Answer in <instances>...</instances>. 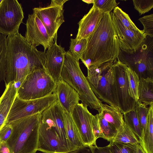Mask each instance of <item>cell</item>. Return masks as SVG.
<instances>
[{
	"instance_id": "obj_18",
	"label": "cell",
	"mask_w": 153,
	"mask_h": 153,
	"mask_svg": "<svg viewBox=\"0 0 153 153\" xmlns=\"http://www.w3.org/2000/svg\"><path fill=\"white\" fill-rule=\"evenodd\" d=\"M57 100L64 112L71 114L80 100L76 91L64 80L60 79L57 83L55 92Z\"/></svg>"
},
{
	"instance_id": "obj_10",
	"label": "cell",
	"mask_w": 153,
	"mask_h": 153,
	"mask_svg": "<svg viewBox=\"0 0 153 153\" xmlns=\"http://www.w3.org/2000/svg\"><path fill=\"white\" fill-rule=\"evenodd\" d=\"M68 0H52L50 4L44 7H35L33 13L38 16L49 36L56 41L58 30L65 22L63 5Z\"/></svg>"
},
{
	"instance_id": "obj_22",
	"label": "cell",
	"mask_w": 153,
	"mask_h": 153,
	"mask_svg": "<svg viewBox=\"0 0 153 153\" xmlns=\"http://www.w3.org/2000/svg\"><path fill=\"white\" fill-rule=\"evenodd\" d=\"M64 119L67 137L74 151L83 145L71 114L64 112Z\"/></svg>"
},
{
	"instance_id": "obj_32",
	"label": "cell",
	"mask_w": 153,
	"mask_h": 153,
	"mask_svg": "<svg viewBox=\"0 0 153 153\" xmlns=\"http://www.w3.org/2000/svg\"><path fill=\"white\" fill-rule=\"evenodd\" d=\"M108 145L111 153H137L138 145L111 142Z\"/></svg>"
},
{
	"instance_id": "obj_33",
	"label": "cell",
	"mask_w": 153,
	"mask_h": 153,
	"mask_svg": "<svg viewBox=\"0 0 153 153\" xmlns=\"http://www.w3.org/2000/svg\"><path fill=\"white\" fill-rule=\"evenodd\" d=\"M149 108L138 101L135 108L140 126L142 131L143 135L145 130L147 123V116Z\"/></svg>"
},
{
	"instance_id": "obj_39",
	"label": "cell",
	"mask_w": 153,
	"mask_h": 153,
	"mask_svg": "<svg viewBox=\"0 0 153 153\" xmlns=\"http://www.w3.org/2000/svg\"><path fill=\"white\" fill-rule=\"evenodd\" d=\"M12 128L10 124H5L0 130V143L6 142L10 136Z\"/></svg>"
},
{
	"instance_id": "obj_40",
	"label": "cell",
	"mask_w": 153,
	"mask_h": 153,
	"mask_svg": "<svg viewBox=\"0 0 153 153\" xmlns=\"http://www.w3.org/2000/svg\"><path fill=\"white\" fill-rule=\"evenodd\" d=\"M0 153H11L5 142L0 143Z\"/></svg>"
},
{
	"instance_id": "obj_6",
	"label": "cell",
	"mask_w": 153,
	"mask_h": 153,
	"mask_svg": "<svg viewBox=\"0 0 153 153\" xmlns=\"http://www.w3.org/2000/svg\"><path fill=\"white\" fill-rule=\"evenodd\" d=\"M153 38L146 36L140 48L127 53L120 49L117 59L141 78L153 79Z\"/></svg>"
},
{
	"instance_id": "obj_2",
	"label": "cell",
	"mask_w": 153,
	"mask_h": 153,
	"mask_svg": "<svg viewBox=\"0 0 153 153\" xmlns=\"http://www.w3.org/2000/svg\"><path fill=\"white\" fill-rule=\"evenodd\" d=\"M87 39L86 48L80 59L87 69L117 60L120 48L110 13H104L95 31Z\"/></svg>"
},
{
	"instance_id": "obj_11",
	"label": "cell",
	"mask_w": 153,
	"mask_h": 153,
	"mask_svg": "<svg viewBox=\"0 0 153 153\" xmlns=\"http://www.w3.org/2000/svg\"><path fill=\"white\" fill-rule=\"evenodd\" d=\"M24 13L17 0H3L0 5V33L7 36L19 32Z\"/></svg>"
},
{
	"instance_id": "obj_26",
	"label": "cell",
	"mask_w": 153,
	"mask_h": 153,
	"mask_svg": "<svg viewBox=\"0 0 153 153\" xmlns=\"http://www.w3.org/2000/svg\"><path fill=\"white\" fill-rule=\"evenodd\" d=\"M8 65L7 39L0 33V82L5 81Z\"/></svg>"
},
{
	"instance_id": "obj_20",
	"label": "cell",
	"mask_w": 153,
	"mask_h": 153,
	"mask_svg": "<svg viewBox=\"0 0 153 153\" xmlns=\"http://www.w3.org/2000/svg\"><path fill=\"white\" fill-rule=\"evenodd\" d=\"M12 82L6 85V88L0 98V130L5 124L10 110L17 95V90Z\"/></svg>"
},
{
	"instance_id": "obj_4",
	"label": "cell",
	"mask_w": 153,
	"mask_h": 153,
	"mask_svg": "<svg viewBox=\"0 0 153 153\" xmlns=\"http://www.w3.org/2000/svg\"><path fill=\"white\" fill-rule=\"evenodd\" d=\"M62 79L78 93L82 103L91 109L98 111L102 104L92 90L80 67L79 60L68 51L65 55L60 75Z\"/></svg>"
},
{
	"instance_id": "obj_42",
	"label": "cell",
	"mask_w": 153,
	"mask_h": 153,
	"mask_svg": "<svg viewBox=\"0 0 153 153\" xmlns=\"http://www.w3.org/2000/svg\"><path fill=\"white\" fill-rule=\"evenodd\" d=\"M82 1L88 4H94V0H82Z\"/></svg>"
},
{
	"instance_id": "obj_29",
	"label": "cell",
	"mask_w": 153,
	"mask_h": 153,
	"mask_svg": "<svg viewBox=\"0 0 153 153\" xmlns=\"http://www.w3.org/2000/svg\"><path fill=\"white\" fill-rule=\"evenodd\" d=\"M87 45V39H71L68 51L74 58L79 60L86 49Z\"/></svg>"
},
{
	"instance_id": "obj_25",
	"label": "cell",
	"mask_w": 153,
	"mask_h": 153,
	"mask_svg": "<svg viewBox=\"0 0 153 153\" xmlns=\"http://www.w3.org/2000/svg\"><path fill=\"white\" fill-rule=\"evenodd\" d=\"M111 142L135 145L140 144L137 137L125 123Z\"/></svg>"
},
{
	"instance_id": "obj_1",
	"label": "cell",
	"mask_w": 153,
	"mask_h": 153,
	"mask_svg": "<svg viewBox=\"0 0 153 153\" xmlns=\"http://www.w3.org/2000/svg\"><path fill=\"white\" fill-rule=\"evenodd\" d=\"M8 65L5 85L13 82L20 85L35 70L45 68V51L38 50L19 32L7 37Z\"/></svg>"
},
{
	"instance_id": "obj_43",
	"label": "cell",
	"mask_w": 153,
	"mask_h": 153,
	"mask_svg": "<svg viewBox=\"0 0 153 153\" xmlns=\"http://www.w3.org/2000/svg\"><path fill=\"white\" fill-rule=\"evenodd\" d=\"M2 1H3V0H0V5L1 4V3Z\"/></svg>"
},
{
	"instance_id": "obj_19",
	"label": "cell",
	"mask_w": 153,
	"mask_h": 153,
	"mask_svg": "<svg viewBox=\"0 0 153 153\" xmlns=\"http://www.w3.org/2000/svg\"><path fill=\"white\" fill-rule=\"evenodd\" d=\"M104 14L93 4L88 13L78 22L76 38L78 39L88 38L95 31Z\"/></svg>"
},
{
	"instance_id": "obj_28",
	"label": "cell",
	"mask_w": 153,
	"mask_h": 153,
	"mask_svg": "<svg viewBox=\"0 0 153 153\" xmlns=\"http://www.w3.org/2000/svg\"><path fill=\"white\" fill-rule=\"evenodd\" d=\"M110 14L121 25L125 27L135 31H139L141 30L136 27L128 15L118 7L114 9L113 12Z\"/></svg>"
},
{
	"instance_id": "obj_21",
	"label": "cell",
	"mask_w": 153,
	"mask_h": 153,
	"mask_svg": "<svg viewBox=\"0 0 153 153\" xmlns=\"http://www.w3.org/2000/svg\"><path fill=\"white\" fill-rule=\"evenodd\" d=\"M98 111V114L112 124L118 131L123 127L125 122L123 114L118 108L102 104Z\"/></svg>"
},
{
	"instance_id": "obj_27",
	"label": "cell",
	"mask_w": 153,
	"mask_h": 153,
	"mask_svg": "<svg viewBox=\"0 0 153 153\" xmlns=\"http://www.w3.org/2000/svg\"><path fill=\"white\" fill-rule=\"evenodd\" d=\"M123 114L125 123L134 133L140 142L142 139L143 133L136 110L134 109Z\"/></svg>"
},
{
	"instance_id": "obj_7",
	"label": "cell",
	"mask_w": 153,
	"mask_h": 153,
	"mask_svg": "<svg viewBox=\"0 0 153 153\" xmlns=\"http://www.w3.org/2000/svg\"><path fill=\"white\" fill-rule=\"evenodd\" d=\"M56 85L45 68L38 69L26 77L17 90V96L25 100L43 98L54 93Z\"/></svg>"
},
{
	"instance_id": "obj_9",
	"label": "cell",
	"mask_w": 153,
	"mask_h": 153,
	"mask_svg": "<svg viewBox=\"0 0 153 153\" xmlns=\"http://www.w3.org/2000/svg\"><path fill=\"white\" fill-rule=\"evenodd\" d=\"M57 100V97L55 93L43 98L30 100L21 99L17 95L5 124L22 118L41 113Z\"/></svg>"
},
{
	"instance_id": "obj_23",
	"label": "cell",
	"mask_w": 153,
	"mask_h": 153,
	"mask_svg": "<svg viewBox=\"0 0 153 153\" xmlns=\"http://www.w3.org/2000/svg\"><path fill=\"white\" fill-rule=\"evenodd\" d=\"M149 108L146 128L140 144L146 153H153V105Z\"/></svg>"
},
{
	"instance_id": "obj_36",
	"label": "cell",
	"mask_w": 153,
	"mask_h": 153,
	"mask_svg": "<svg viewBox=\"0 0 153 153\" xmlns=\"http://www.w3.org/2000/svg\"><path fill=\"white\" fill-rule=\"evenodd\" d=\"M135 9L142 15L149 12L153 8V0H133Z\"/></svg>"
},
{
	"instance_id": "obj_12",
	"label": "cell",
	"mask_w": 153,
	"mask_h": 153,
	"mask_svg": "<svg viewBox=\"0 0 153 153\" xmlns=\"http://www.w3.org/2000/svg\"><path fill=\"white\" fill-rule=\"evenodd\" d=\"M82 103L74 108L71 115L83 146L96 145L92 129L93 115Z\"/></svg>"
},
{
	"instance_id": "obj_14",
	"label": "cell",
	"mask_w": 153,
	"mask_h": 153,
	"mask_svg": "<svg viewBox=\"0 0 153 153\" xmlns=\"http://www.w3.org/2000/svg\"><path fill=\"white\" fill-rule=\"evenodd\" d=\"M37 151L43 153L70 152L55 130L41 122V120L38 131Z\"/></svg>"
},
{
	"instance_id": "obj_37",
	"label": "cell",
	"mask_w": 153,
	"mask_h": 153,
	"mask_svg": "<svg viewBox=\"0 0 153 153\" xmlns=\"http://www.w3.org/2000/svg\"><path fill=\"white\" fill-rule=\"evenodd\" d=\"M143 26L142 31L146 36L153 37V14L145 16L139 19Z\"/></svg>"
},
{
	"instance_id": "obj_31",
	"label": "cell",
	"mask_w": 153,
	"mask_h": 153,
	"mask_svg": "<svg viewBox=\"0 0 153 153\" xmlns=\"http://www.w3.org/2000/svg\"><path fill=\"white\" fill-rule=\"evenodd\" d=\"M127 72L129 85L130 94L137 102L138 100V91L140 79L135 72L127 67Z\"/></svg>"
},
{
	"instance_id": "obj_13",
	"label": "cell",
	"mask_w": 153,
	"mask_h": 153,
	"mask_svg": "<svg viewBox=\"0 0 153 153\" xmlns=\"http://www.w3.org/2000/svg\"><path fill=\"white\" fill-rule=\"evenodd\" d=\"M24 37L27 42L34 47L42 45L45 51L54 43L41 20L35 13L29 14L26 24Z\"/></svg>"
},
{
	"instance_id": "obj_24",
	"label": "cell",
	"mask_w": 153,
	"mask_h": 153,
	"mask_svg": "<svg viewBox=\"0 0 153 153\" xmlns=\"http://www.w3.org/2000/svg\"><path fill=\"white\" fill-rule=\"evenodd\" d=\"M138 100L146 105H153V79L141 78L138 91Z\"/></svg>"
},
{
	"instance_id": "obj_15",
	"label": "cell",
	"mask_w": 153,
	"mask_h": 153,
	"mask_svg": "<svg viewBox=\"0 0 153 153\" xmlns=\"http://www.w3.org/2000/svg\"><path fill=\"white\" fill-rule=\"evenodd\" d=\"M111 15L120 49L127 53L137 50L146 37L142 30L135 31L126 28L121 25L113 16Z\"/></svg>"
},
{
	"instance_id": "obj_17",
	"label": "cell",
	"mask_w": 153,
	"mask_h": 153,
	"mask_svg": "<svg viewBox=\"0 0 153 153\" xmlns=\"http://www.w3.org/2000/svg\"><path fill=\"white\" fill-rule=\"evenodd\" d=\"M66 52L64 48L57 44L56 41L45 53V69L56 83L60 79Z\"/></svg>"
},
{
	"instance_id": "obj_5",
	"label": "cell",
	"mask_w": 153,
	"mask_h": 153,
	"mask_svg": "<svg viewBox=\"0 0 153 153\" xmlns=\"http://www.w3.org/2000/svg\"><path fill=\"white\" fill-rule=\"evenodd\" d=\"M113 63L111 61L90 66L87 69L86 78L92 90L99 100L118 108L113 89Z\"/></svg>"
},
{
	"instance_id": "obj_30",
	"label": "cell",
	"mask_w": 153,
	"mask_h": 153,
	"mask_svg": "<svg viewBox=\"0 0 153 153\" xmlns=\"http://www.w3.org/2000/svg\"><path fill=\"white\" fill-rule=\"evenodd\" d=\"M99 122L103 136V138L108 141H112L118 131L110 123L97 114Z\"/></svg>"
},
{
	"instance_id": "obj_16",
	"label": "cell",
	"mask_w": 153,
	"mask_h": 153,
	"mask_svg": "<svg viewBox=\"0 0 153 153\" xmlns=\"http://www.w3.org/2000/svg\"><path fill=\"white\" fill-rule=\"evenodd\" d=\"M41 121L53 128L60 137L69 151H73L66 133L64 111L57 100L41 113Z\"/></svg>"
},
{
	"instance_id": "obj_8",
	"label": "cell",
	"mask_w": 153,
	"mask_h": 153,
	"mask_svg": "<svg viewBox=\"0 0 153 153\" xmlns=\"http://www.w3.org/2000/svg\"><path fill=\"white\" fill-rule=\"evenodd\" d=\"M127 67L118 59L113 65L114 94L118 108L123 114L135 109L137 103L130 94Z\"/></svg>"
},
{
	"instance_id": "obj_38",
	"label": "cell",
	"mask_w": 153,
	"mask_h": 153,
	"mask_svg": "<svg viewBox=\"0 0 153 153\" xmlns=\"http://www.w3.org/2000/svg\"><path fill=\"white\" fill-rule=\"evenodd\" d=\"M92 129L95 140L99 138H103V136L99 122L97 114L93 115L92 120Z\"/></svg>"
},
{
	"instance_id": "obj_3",
	"label": "cell",
	"mask_w": 153,
	"mask_h": 153,
	"mask_svg": "<svg viewBox=\"0 0 153 153\" xmlns=\"http://www.w3.org/2000/svg\"><path fill=\"white\" fill-rule=\"evenodd\" d=\"M41 113L22 118L9 124L12 131L5 142L11 153H36Z\"/></svg>"
},
{
	"instance_id": "obj_35",
	"label": "cell",
	"mask_w": 153,
	"mask_h": 153,
	"mask_svg": "<svg viewBox=\"0 0 153 153\" xmlns=\"http://www.w3.org/2000/svg\"><path fill=\"white\" fill-rule=\"evenodd\" d=\"M115 0H94V4L103 13H110L119 4Z\"/></svg>"
},
{
	"instance_id": "obj_41",
	"label": "cell",
	"mask_w": 153,
	"mask_h": 153,
	"mask_svg": "<svg viewBox=\"0 0 153 153\" xmlns=\"http://www.w3.org/2000/svg\"><path fill=\"white\" fill-rule=\"evenodd\" d=\"M137 153H146L140 144L137 146Z\"/></svg>"
},
{
	"instance_id": "obj_34",
	"label": "cell",
	"mask_w": 153,
	"mask_h": 153,
	"mask_svg": "<svg viewBox=\"0 0 153 153\" xmlns=\"http://www.w3.org/2000/svg\"><path fill=\"white\" fill-rule=\"evenodd\" d=\"M68 153H111L109 147L107 146L100 147L96 145L83 146H82Z\"/></svg>"
}]
</instances>
